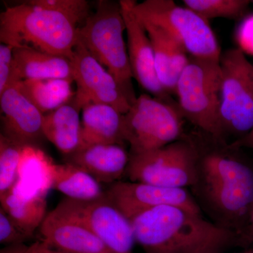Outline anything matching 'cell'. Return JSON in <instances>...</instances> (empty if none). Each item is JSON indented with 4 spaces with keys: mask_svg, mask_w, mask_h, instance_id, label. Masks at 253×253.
I'll return each instance as SVG.
<instances>
[{
    "mask_svg": "<svg viewBox=\"0 0 253 253\" xmlns=\"http://www.w3.org/2000/svg\"><path fill=\"white\" fill-rule=\"evenodd\" d=\"M188 134L197 152L190 191L214 224L237 237L253 209V159L244 149L199 129Z\"/></svg>",
    "mask_w": 253,
    "mask_h": 253,
    "instance_id": "cell-1",
    "label": "cell"
},
{
    "mask_svg": "<svg viewBox=\"0 0 253 253\" xmlns=\"http://www.w3.org/2000/svg\"><path fill=\"white\" fill-rule=\"evenodd\" d=\"M129 220L136 243L145 253H191L210 241L236 236L176 206L151 208Z\"/></svg>",
    "mask_w": 253,
    "mask_h": 253,
    "instance_id": "cell-2",
    "label": "cell"
},
{
    "mask_svg": "<svg viewBox=\"0 0 253 253\" xmlns=\"http://www.w3.org/2000/svg\"><path fill=\"white\" fill-rule=\"evenodd\" d=\"M79 26L61 13L28 3L9 6L0 14V41L72 60Z\"/></svg>",
    "mask_w": 253,
    "mask_h": 253,
    "instance_id": "cell-3",
    "label": "cell"
},
{
    "mask_svg": "<svg viewBox=\"0 0 253 253\" xmlns=\"http://www.w3.org/2000/svg\"><path fill=\"white\" fill-rule=\"evenodd\" d=\"M125 31L126 23L119 1L101 0L78 33L93 57L116 78L131 106L137 97L133 87Z\"/></svg>",
    "mask_w": 253,
    "mask_h": 253,
    "instance_id": "cell-4",
    "label": "cell"
},
{
    "mask_svg": "<svg viewBox=\"0 0 253 253\" xmlns=\"http://www.w3.org/2000/svg\"><path fill=\"white\" fill-rule=\"evenodd\" d=\"M221 88L219 61L191 56L178 80L176 94L183 118L196 129L226 140L221 123Z\"/></svg>",
    "mask_w": 253,
    "mask_h": 253,
    "instance_id": "cell-5",
    "label": "cell"
},
{
    "mask_svg": "<svg viewBox=\"0 0 253 253\" xmlns=\"http://www.w3.org/2000/svg\"><path fill=\"white\" fill-rule=\"evenodd\" d=\"M134 11L143 22L159 26L179 42L191 57L219 61L221 48L209 22L172 0H146L136 2Z\"/></svg>",
    "mask_w": 253,
    "mask_h": 253,
    "instance_id": "cell-6",
    "label": "cell"
},
{
    "mask_svg": "<svg viewBox=\"0 0 253 253\" xmlns=\"http://www.w3.org/2000/svg\"><path fill=\"white\" fill-rule=\"evenodd\" d=\"M184 118L170 101L143 94L125 114V137L129 153L160 149L185 134Z\"/></svg>",
    "mask_w": 253,
    "mask_h": 253,
    "instance_id": "cell-7",
    "label": "cell"
},
{
    "mask_svg": "<svg viewBox=\"0 0 253 253\" xmlns=\"http://www.w3.org/2000/svg\"><path fill=\"white\" fill-rule=\"evenodd\" d=\"M196 159L194 142L185 133L179 140L160 149L129 153L126 175L132 182L187 189L196 180Z\"/></svg>",
    "mask_w": 253,
    "mask_h": 253,
    "instance_id": "cell-8",
    "label": "cell"
},
{
    "mask_svg": "<svg viewBox=\"0 0 253 253\" xmlns=\"http://www.w3.org/2000/svg\"><path fill=\"white\" fill-rule=\"evenodd\" d=\"M219 64L221 127L226 141H236L253 129V64L239 48L224 51Z\"/></svg>",
    "mask_w": 253,
    "mask_h": 253,
    "instance_id": "cell-9",
    "label": "cell"
},
{
    "mask_svg": "<svg viewBox=\"0 0 253 253\" xmlns=\"http://www.w3.org/2000/svg\"><path fill=\"white\" fill-rule=\"evenodd\" d=\"M56 208L87 226L114 253H132L134 231L130 220L107 197L91 201L65 198Z\"/></svg>",
    "mask_w": 253,
    "mask_h": 253,
    "instance_id": "cell-10",
    "label": "cell"
},
{
    "mask_svg": "<svg viewBox=\"0 0 253 253\" xmlns=\"http://www.w3.org/2000/svg\"><path fill=\"white\" fill-rule=\"evenodd\" d=\"M73 76L77 85L73 102L80 109L88 104L112 106L126 114L131 105L116 78L89 52L78 38L73 59Z\"/></svg>",
    "mask_w": 253,
    "mask_h": 253,
    "instance_id": "cell-11",
    "label": "cell"
},
{
    "mask_svg": "<svg viewBox=\"0 0 253 253\" xmlns=\"http://www.w3.org/2000/svg\"><path fill=\"white\" fill-rule=\"evenodd\" d=\"M106 194L129 219L143 211L162 206H176L203 215L191 191L183 188L119 181L109 185Z\"/></svg>",
    "mask_w": 253,
    "mask_h": 253,
    "instance_id": "cell-12",
    "label": "cell"
},
{
    "mask_svg": "<svg viewBox=\"0 0 253 253\" xmlns=\"http://www.w3.org/2000/svg\"><path fill=\"white\" fill-rule=\"evenodd\" d=\"M127 36V52L133 78L145 90L158 99L170 101L158 80L154 49L144 25L136 16L134 0L119 1Z\"/></svg>",
    "mask_w": 253,
    "mask_h": 253,
    "instance_id": "cell-13",
    "label": "cell"
},
{
    "mask_svg": "<svg viewBox=\"0 0 253 253\" xmlns=\"http://www.w3.org/2000/svg\"><path fill=\"white\" fill-rule=\"evenodd\" d=\"M1 134L23 145L40 147L45 139L44 114L32 103L16 83L0 94Z\"/></svg>",
    "mask_w": 253,
    "mask_h": 253,
    "instance_id": "cell-14",
    "label": "cell"
},
{
    "mask_svg": "<svg viewBox=\"0 0 253 253\" xmlns=\"http://www.w3.org/2000/svg\"><path fill=\"white\" fill-rule=\"evenodd\" d=\"M41 241L64 253H114L78 219L56 207L40 227Z\"/></svg>",
    "mask_w": 253,
    "mask_h": 253,
    "instance_id": "cell-15",
    "label": "cell"
},
{
    "mask_svg": "<svg viewBox=\"0 0 253 253\" xmlns=\"http://www.w3.org/2000/svg\"><path fill=\"white\" fill-rule=\"evenodd\" d=\"M129 153L118 144H94L64 156L65 163L84 169L100 184H114L126 174Z\"/></svg>",
    "mask_w": 253,
    "mask_h": 253,
    "instance_id": "cell-16",
    "label": "cell"
},
{
    "mask_svg": "<svg viewBox=\"0 0 253 253\" xmlns=\"http://www.w3.org/2000/svg\"><path fill=\"white\" fill-rule=\"evenodd\" d=\"M141 23L152 44L158 80L168 94H176L178 80L189 61L188 53L166 30L152 23Z\"/></svg>",
    "mask_w": 253,
    "mask_h": 253,
    "instance_id": "cell-17",
    "label": "cell"
},
{
    "mask_svg": "<svg viewBox=\"0 0 253 253\" xmlns=\"http://www.w3.org/2000/svg\"><path fill=\"white\" fill-rule=\"evenodd\" d=\"M83 146L94 144L125 146V114L102 104H88L82 110Z\"/></svg>",
    "mask_w": 253,
    "mask_h": 253,
    "instance_id": "cell-18",
    "label": "cell"
},
{
    "mask_svg": "<svg viewBox=\"0 0 253 253\" xmlns=\"http://www.w3.org/2000/svg\"><path fill=\"white\" fill-rule=\"evenodd\" d=\"M14 84L28 80L74 81L72 60L30 47L14 48Z\"/></svg>",
    "mask_w": 253,
    "mask_h": 253,
    "instance_id": "cell-19",
    "label": "cell"
},
{
    "mask_svg": "<svg viewBox=\"0 0 253 253\" xmlns=\"http://www.w3.org/2000/svg\"><path fill=\"white\" fill-rule=\"evenodd\" d=\"M56 163L41 147L23 148L18 179L12 190L25 196L45 197L53 189Z\"/></svg>",
    "mask_w": 253,
    "mask_h": 253,
    "instance_id": "cell-20",
    "label": "cell"
},
{
    "mask_svg": "<svg viewBox=\"0 0 253 253\" xmlns=\"http://www.w3.org/2000/svg\"><path fill=\"white\" fill-rule=\"evenodd\" d=\"M81 111L72 99L44 115L43 133L45 139L54 144L63 156L73 154L83 146Z\"/></svg>",
    "mask_w": 253,
    "mask_h": 253,
    "instance_id": "cell-21",
    "label": "cell"
},
{
    "mask_svg": "<svg viewBox=\"0 0 253 253\" xmlns=\"http://www.w3.org/2000/svg\"><path fill=\"white\" fill-rule=\"evenodd\" d=\"M1 208L29 237L41 227L46 216V199L25 196L11 189L0 195Z\"/></svg>",
    "mask_w": 253,
    "mask_h": 253,
    "instance_id": "cell-22",
    "label": "cell"
},
{
    "mask_svg": "<svg viewBox=\"0 0 253 253\" xmlns=\"http://www.w3.org/2000/svg\"><path fill=\"white\" fill-rule=\"evenodd\" d=\"M72 80H28L16 83L21 90L43 114L51 112L74 97Z\"/></svg>",
    "mask_w": 253,
    "mask_h": 253,
    "instance_id": "cell-23",
    "label": "cell"
},
{
    "mask_svg": "<svg viewBox=\"0 0 253 253\" xmlns=\"http://www.w3.org/2000/svg\"><path fill=\"white\" fill-rule=\"evenodd\" d=\"M53 189L68 199L83 201L99 199L106 193L92 176L68 163L55 164Z\"/></svg>",
    "mask_w": 253,
    "mask_h": 253,
    "instance_id": "cell-24",
    "label": "cell"
},
{
    "mask_svg": "<svg viewBox=\"0 0 253 253\" xmlns=\"http://www.w3.org/2000/svg\"><path fill=\"white\" fill-rule=\"evenodd\" d=\"M183 2L186 7L209 21L214 18L239 19L247 11L251 1L247 0H184Z\"/></svg>",
    "mask_w": 253,
    "mask_h": 253,
    "instance_id": "cell-25",
    "label": "cell"
},
{
    "mask_svg": "<svg viewBox=\"0 0 253 253\" xmlns=\"http://www.w3.org/2000/svg\"><path fill=\"white\" fill-rule=\"evenodd\" d=\"M24 147L0 134V195L10 191L17 181Z\"/></svg>",
    "mask_w": 253,
    "mask_h": 253,
    "instance_id": "cell-26",
    "label": "cell"
},
{
    "mask_svg": "<svg viewBox=\"0 0 253 253\" xmlns=\"http://www.w3.org/2000/svg\"><path fill=\"white\" fill-rule=\"evenodd\" d=\"M28 3L43 9L52 10L71 18L81 28L91 14L85 0H32Z\"/></svg>",
    "mask_w": 253,
    "mask_h": 253,
    "instance_id": "cell-27",
    "label": "cell"
},
{
    "mask_svg": "<svg viewBox=\"0 0 253 253\" xmlns=\"http://www.w3.org/2000/svg\"><path fill=\"white\" fill-rule=\"evenodd\" d=\"M0 207V243L5 246L25 244L31 239Z\"/></svg>",
    "mask_w": 253,
    "mask_h": 253,
    "instance_id": "cell-28",
    "label": "cell"
},
{
    "mask_svg": "<svg viewBox=\"0 0 253 253\" xmlns=\"http://www.w3.org/2000/svg\"><path fill=\"white\" fill-rule=\"evenodd\" d=\"M14 47L0 44V94L14 84Z\"/></svg>",
    "mask_w": 253,
    "mask_h": 253,
    "instance_id": "cell-29",
    "label": "cell"
},
{
    "mask_svg": "<svg viewBox=\"0 0 253 253\" xmlns=\"http://www.w3.org/2000/svg\"><path fill=\"white\" fill-rule=\"evenodd\" d=\"M236 41L239 49L253 55V14L246 16L236 31Z\"/></svg>",
    "mask_w": 253,
    "mask_h": 253,
    "instance_id": "cell-30",
    "label": "cell"
},
{
    "mask_svg": "<svg viewBox=\"0 0 253 253\" xmlns=\"http://www.w3.org/2000/svg\"><path fill=\"white\" fill-rule=\"evenodd\" d=\"M0 253H64L50 247L44 241H36L27 246L26 244L4 246Z\"/></svg>",
    "mask_w": 253,
    "mask_h": 253,
    "instance_id": "cell-31",
    "label": "cell"
},
{
    "mask_svg": "<svg viewBox=\"0 0 253 253\" xmlns=\"http://www.w3.org/2000/svg\"><path fill=\"white\" fill-rule=\"evenodd\" d=\"M237 246V238L234 236L210 241L191 253H224L231 246Z\"/></svg>",
    "mask_w": 253,
    "mask_h": 253,
    "instance_id": "cell-32",
    "label": "cell"
},
{
    "mask_svg": "<svg viewBox=\"0 0 253 253\" xmlns=\"http://www.w3.org/2000/svg\"><path fill=\"white\" fill-rule=\"evenodd\" d=\"M253 243V209L251 211L249 220L244 229L237 236V244L239 246H248Z\"/></svg>",
    "mask_w": 253,
    "mask_h": 253,
    "instance_id": "cell-33",
    "label": "cell"
},
{
    "mask_svg": "<svg viewBox=\"0 0 253 253\" xmlns=\"http://www.w3.org/2000/svg\"><path fill=\"white\" fill-rule=\"evenodd\" d=\"M230 143L235 147L240 149H249L253 151V129L244 137Z\"/></svg>",
    "mask_w": 253,
    "mask_h": 253,
    "instance_id": "cell-34",
    "label": "cell"
},
{
    "mask_svg": "<svg viewBox=\"0 0 253 253\" xmlns=\"http://www.w3.org/2000/svg\"><path fill=\"white\" fill-rule=\"evenodd\" d=\"M243 253H253V249L248 250V251H246V252Z\"/></svg>",
    "mask_w": 253,
    "mask_h": 253,
    "instance_id": "cell-35",
    "label": "cell"
},
{
    "mask_svg": "<svg viewBox=\"0 0 253 253\" xmlns=\"http://www.w3.org/2000/svg\"><path fill=\"white\" fill-rule=\"evenodd\" d=\"M252 2L253 3V1H252Z\"/></svg>",
    "mask_w": 253,
    "mask_h": 253,
    "instance_id": "cell-36",
    "label": "cell"
}]
</instances>
